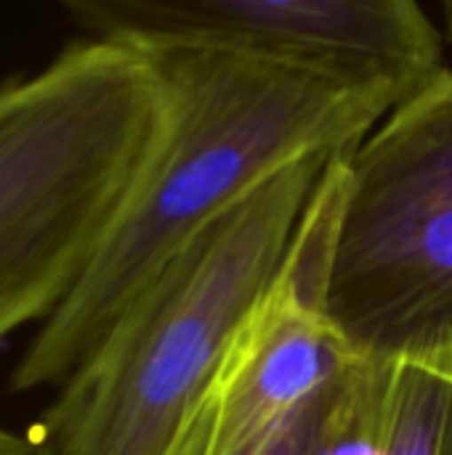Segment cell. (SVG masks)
<instances>
[{
  "label": "cell",
  "mask_w": 452,
  "mask_h": 455,
  "mask_svg": "<svg viewBox=\"0 0 452 455\" xmlns=\"http://www.w3.org/2000/svg\"><path fill=\"white\" fill-rule=\"evenodd\" d=\"M317 304L360 360L452 347V69L330 157L312 200Z\"/></svg>",
  "instance_id": "obj_4"
},
{
  "label": "cell",
  "mask_w": 452,
  "mask_h": 455,
  "mask_svg": "<svg viewBox=\"0 0 452 455\" xmlns=\"http://www.w3.org/2000/svg\"><path fill=\"white\" fill-rule=\"evenodd\" d=\"M378 395V365L354 360L301 408L261 455H368Z\"/></svg>",
  "instance_id": "obj_8"
},
{
  "label": "cell",
  "mask_w": 452,
  "mask_h": 455,
  "mask_svg": "<svg viewBox=\"0 0 452 455\" xmlns=\"http://www.w3.org/2000/svg\"><path fill=\"white\" fill-rule=\"evenodd\" d=\"M424 365L434 368L437 373H442L445 379H450L452 381V347L450 349H445V352H440V355H434V357H432V360H426Z\"/></svg>",
  "instance_id": "obj_10"
},
{
  "label": "cell",
  "mask_w": 452,
  "mask_h": 455,
  "mask_svg": "<svg viewBox=\"0 0 452 455\" xmlns=\"http://www.w3.org/2000/svg\"><path fill=\"white\" fill-rule=\"evenodd\" d=\"M368 455H452V381L424 363H381Z\"/></svg>",
  "instance_id": "obj_7"
},
{
  "label": "cell",
  "mask_w": 452,
  "mask_h": 455,
  "mask_svg": "<svg viewBox=\"0 0 452 455\" xmlns=\"http://www.w3.org/2000/svg\"><path fill=\"white\" fill-rule=\"evenodd\" d=\"M163 123L155 61L104 40L0 85V341L69 296Z\"/></svg>",
  "instance_id": "obj_3"
},
{
  "label": "cell",
  "mask_w": 452,
  "mask_h": 455,
  "mask_svg": "<svg viewBox=\"0 0 452 455\" xmlns=\"http://www.w3.org/2000/svg\"><path fill=\"white\" fill-rule=\"evenodd\" d=\"M333 155L290 163L194 235L59 384L24 435L27 453L178 455L226 347L277 283Z\"/></svg>",
  "instance_id": "obj_2"
},
{
  "label": "cell",
  "mask_w": 452,
  "mask_h": 455,
  "mask_svg": "<svg viewBox=\"0 0 452 455\" xmlns=\"http://www.w3.org/2000/svg\"><path fill=\"white\" fill-rule=\"evenodd\" d=\"M448 3V24H450V40H452V0H445Z\"/></svg>",
  "instance_id": "obj_11"
},
{
  "label": "cell",
  "mask_w": 452,
  "mask_h": 455,
  "mask_svg": "<svg viewBox=\"0 0 452 455\" xmlns=\"http://www.w3.org/2000/svg\"><path fill=\"white\" fill-rule=\"evenodd\" d=\"M165 123L85 272L21 352L11 389L59 387L216 216L312 155L357 147L397 101L322 69L221 48L147 53Z\"/></svg>",
  "instance_id": "obj_1"
},
{
  "label": "cell",
  "mask_w": 452,
  "mask_h": 455,
  "mask_svg": "<svg viewBox=\"0 0 452 455\" xmlns=\"http://www.w3.org/2000/svg\"><path fill=\"white\" fill-rule=\"evenodd\" d=\"M0 455H29L24 437H16L3 424H0Z\"/></svg>",
  "instance_id": "obj_9"
},
{
  "label": "cell",
  "mask_w": 452,
  "mask_h": 455,
  "mask_svg": "<svg viewBox=\"0 0 452 455\" xmlns=\"http://www.w3.org/2000/svg\"><path fill=\"white\" fill-rule=\"evenodd\" d=\"M91 40L141 53L221 48L330 72L397 107L445 69L418 0H51Z\"/></svg>",
  "instance_id": "obj_5"
},
{
  "label": "cell",
  "mask_w": 452,
  "mask_h": 455,
  "mask_svg": "<svg viewBox=\"0 0 452 455\" xmlns=\"http://www.w3.org/2000/svg\"><path fill=\"white\" fill-rule=\"evenodd\" d=\"M314 245L309 203L277 283L226 347L178 455H261L357 360L317 304Z\"/></svg>",
  "instance_id": "obj_6"
}]
</instances>
